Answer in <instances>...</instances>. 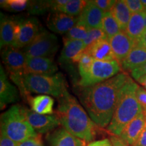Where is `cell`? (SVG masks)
Listing matches in <instances>:
<instances>
[{
	"label": "cell",
	"mask_w": 146,
	"mask_h": 146,
	"mask_svg": "<svg viewBox=\"0 0 146 146\" xmlns=\"http://www.w3.org/2000/svg\"><path fill=\"white\" fill-rule=\"evenodd\" d=\"M129 76L125 73L102 83L83 87L79 100L91 120L99 127L109 125L116 110L120 91Z\"/></svg>",
	"instance_id": "6da1fadb"
},
{
	"label": "cell",
	"mask_w": 146,
	"mask_h": 146,
	"mask_svg": "<svg viewBox=\"0 0 146 146\" xmlns=\"http://www.w3.org/2000/svg\"><path fill=\"white\" fill-rule=\"evenodd\" d=\"M56 114L63 127L74 136L88 143L94 139L98 126L68 91L58 99Z\"/></svg>",
	"instance_id": "7a4b0ae2"
},
{
	"label": "cell",
	"mask_w": 146,
	"mask_h": 146,
	"mask_svg": "<svg viewBox=\"0 0 146 146\" xmlns=\"http://www.w3.org/2000/svg\"><path fill=\"white\" fill-rule=\"evenodd\" d=\"M10 78L20 89L22 96L30 93L51 95L59 99L67 91L66 82L62 73L53 75L34 74H10Z\"/></svg>",
	"instance_id": "3957f363"
},
{
	"label": "cell",
	"mask_w": 146,
	"mask_h": 146,
	"mask_svg": "<svg viewBox=\"0 0 146 146\" xmlns=\"http://www.w3.org/2000/svg\"><path fill=\"white\" fill-rule=\"evenodd\" d=\"M138 85L131 78L120 91L116 110L108 130L114 136L119 137L126 126L143 112L136 96Z\"/></svg>",
	"instance_id": "277c9868"
},
{
	"label": "cell",
	"mask_w": 146,
	"mask_h": 146,
	"mask_svg": "<svg viewBox=\"0 0 146 146\" xmlns=\"http://www.w3.org/2000/svg\"><path fill=\"white\" fill-rule=\"evenodd\" d=\"M1 133L18 143L39 135L28 123L22 107L18 105L12 106L1 114Z\"/></svg>",
	"instance_id": "5b68a950"
},
{
	"label": "cell",
	"mask_w": 146,
	"mask_h": 146,
	"mask_svg": "<svg viewBox=\"0 0 146 146\" xmlns=\"http://www.w3.org/2000/svg\"><path fill=\"white\" fill-rule=\"evenodd\" d=\"M121 70V64L116 60L101 61L94 60L88 74L81 78L78 85L82 87L102 83L117 75Z\"/></svg>",
	"instance_id": "8992f818"
},
{
	"label": "cell",
	"mask_w": 146,
	"mask_h": 146,
	"mask_svg": "<svg viewBox=\"0 0 146 146\" xmlns=\"http://www.w3.org/2000/svg\"><path fill=\"white\" fill-rule=\"evenodd\" d=\"M59 48L57 36L45 30H41L31 43L24 48L27 58H51Z\"/></svg>",
	"instance_id": "52a82bcc"
},
{
	"label": "cell",
	"mask_w": 146,
	"mask_h": 146,
	"mask_svg": "<svg viewBox=\"0 0 146 146\" xmlns=\"http://www.w3.org/2000/svg\"><path fill=\"white\" fill-rule=\"evenodd\" d=\"M35 18H27L16 21V40L14 47L25 48L31 43L41 31Z\"/></svg>",
	"instance_id": "ba28073f"
},
{
	"label": "cell",
	"mask_w": 146,
	"mask_h": 146,
	"mask_svg": "<svg viewBox=\"0 0 146 146\" xmlns=\"http://www.w3.org/2000/svg\"><path fill=\"white\" fill-rule=\"evenodd\" d=\"M22 110L28 123L36 133H48L61 124L57 114H39L25 107H22Z\"/></svg>",
	"instance_id": "9c48e42d"
},
{
	"label": "cell",
	"mask_w": 146,
	"mask_h": 146,
	"mask_svg": "<svg viewBox=\"0 0 146 146\" xmlns=\"http://www.w3.org/2000/svg\"><path fill=\"white\" fill-rule=\"evenodd\" d=\"M1 58L10 74L23 73L27 57L23 51L12 46H7L1 50Z\"/></svg>",
	"instance_id": "30bf717a"
},
{
	"label": "cell",
	"mask_w": 146,
	"mask_h": 146,
	"mask_svg": "<svg viewBox=\"0 0 146 146\" xmlns=\"http://www.w3.org/2000/svg\"><path fill=\"white\" fill-rule=\"evenodd\" d=\"M58 67L52 58H27L24 74L53 75L56 74Z\"/></svg>",
	"instance_id": "8fae6325"
},
{
	"label": "cell",
	"mask_w": 146,
	"mask_h": 146,
	"mask_svg": "<svg viewBox=\"0 0 146 146\" xmlns=\"http://www.w3.org/2000/svg\"><path fill=\"white\" fill-rule=\"evenodd\" d=\"M108 41L116 60L120 63L136 46L135 42L133 41L125 31H120L109 39Z\"/></svg>",
	"instance_id": "7c38bea8"
},
{
	"label": "cell",
	"mask_w": 146,
	"mask_h": 146,
	"mask_svg": "<svg viewBox=\"0 0 146 146\" xmlns=\"http://www.w3.org/2000/svg\"><path fill=\"white\" fill-rule=\"evenodd\" d=\"M78 21V17H73L62 12H52L47 17V26L56 33L66 34Z\"/></svg>",
	"instance_id": "4fadbf2b"
},
{
	"label": "cell",
	"mask_w": 146,
	"mask_h": 146,
	"mask_svg": "<svg viewBox=\"0 0 146 146\" xmlns=\"http://www.w3.org/2000/svg\"><path fill=\"white\" fill-rule=\"evenodd\" d=\"M146 125V116L141 112L126 126L118 137L126 145L133 146L138 140Z\"/></svg>",
	"instance_id": "5bb4252c"
},
{
	"label": "cell",
	"mask_w": 146,
	"mask_h": 146,
	"mask_svg": "<svg viewBox=\"0 0 146 146\" xmlns=\"http://www.w3.org/2000/svg\"><path fill=\"white\" fill-rule=\"evenodd\" d=\"M105 12L98 8L93 1H87L86 6L78 16V21L85 24L88 29H102V20Z\"/></svg>",
	"instance_id": "9a60e30c"
},
{
	"label": "cell",
	"mask_w": 146,
	"mask_h": 146,
	"mask_svg": "<svg viewBox=\"0 0 146 146\" xmlns=\"http://www.w3.org/2000/svg\"><path fill=\"white\" fill-rule=\"evenodd\" d=\"M19 101V94L17 89L11 84L7 78L2 66H0V106L1 110L9 104Z\"/></svg>",
	"instance_id": "2e32d148"
},
{
	"label": "cell",
	"mask_w": 146,
	"mask_h": 146,
	"mask_svg": "<svg viewBox=\"0 0 146 146\" xmlns=\"http://www.w3.org/2000/svg\"><path fill=\"white\" fill-rule=\"evenodd\" d=\"M16 40V21L1 14L0 25V46L14 47Z\"/></svg>",
	"instance_id": "e0dca14e"
},
{
	"label": "cell",
	"mask_w": 146,
	"mask_h": 146,
	"mask_svg": "<svg viewBox=\"0 0 146 146\" xmlns=\"http://www.w3.org/2000/svg\"><path fill=\"white\" fill-rule=\"evenodd\" d=\"M84 53L87 54L96 60L110 61L116 60L112 47L108 40H100L89 45L84 50Z\"/></svg>",
	"instance_id": "ac0fdd59"
},
{
	"label": "cell",
	"mask_w": 146,
	"mask_h": 146,
	"mask_svg": "<svg viewBox=\"0 0 146 146\" xmlns=\"http://www.w3.org/2000/svg\"><path fill=\"white\" fill-rule=\"evenodd\" d=\"M51 146H85L83 140L76 137L64 128L55 131L48 137Z\"/></svg>",
	"instance_id": "d6986e66"
},
{
	"label": "cell",
	"mask_w": 146,
	"mask_h": 146,
	"mask_svg": "<svg viewBox=\"0 0 146 146\" xmlns=\"http://www.w3.org/2000/svg\"><path fill=\"white\" fill-rule=\"evenodd\" d=\"M145 62L146 49L136 45L120 64L123 70L131 72Z\"/></svg>",
	"instance_id": "ffe728a7"
},
{
	"label": "cell",
	"mask_w": 146,
	"mask_h": 146,
	"mask_svg": "<svg viewBox=\"0 0 146 146\" xmlns=\"http://www.w3.org/2000/svg\"><path fill=\"white\" fill-rule=\"evenodd\" d=\"M145 31V22L143 12L133 14L125 33L133 41L135 42L136 45Z\"/></svg>",
	"instance_id": "44dd1931"
},
{
	"label": "cell",
	"mask_w": 146,
	"mask_h": 146,
	"mask_svg": "<svg viewBox=\"0 0 146 146\" xmlns=\"http://www.w3.org/2000/svg\"><path fill=\"white\" fill-rule=\"evenodd\" d=\"M32 110L43 115L53 114V107L54 100L52 97L47 95H39L34 98H29Z\"/></svg>",
	"instance_id": "7402d4cb"
},
{
	"label": "cell",
	"mask_w": 146,
	"mask_h": 146,
	"mask_svg": "<svg viewBox=\"0 0 146 146\" xmlns=\"http://www.w3.org/2000/svg\"><path fill=\"white\" fill-rule=\"evenodd\" d=\"M110 12L119 25L120 30L125 32L132 14L126 4L125 0L116 1Z\"/></svg>",
	"instance_id": "603a6c76"
},
{
	"label": "cell",
	"mask_w": 146,
	"mask_h": 146,
	"mask_svg": "<svg viewBox=\"0 0 146 146\" xmlns=\"http://www.w3.org/2000/svg\"><path fill=\"white\" fill-rule=\"evenodd\" d=\"M85 50L83 41L72 40L64 38V47L60 55L62 62L72 61L76 55Z\"/></svg>",
	"instance_id": "cb8c5ba5"
},
{
	"label": "cell",
	"mask_w": 146,
	"mask_h": 146,
	"mask_svg": "<svg viewBox=\"0 0 146 146\" xmlns=\"http://www.w3.org/2000/svg\"><path fill=\"white\" fill-rule=\"evenodd\" d=\"M102 29L106 35L108 39L122 31L120 30L119 25L115 20L110 11L105 12L103 20H102Z\"/></svg>",
	"instance_id": "d4e9b609"
},
{
	"label": "cell",
	"mask_w": 146,
	"mask_h": 146,
	"mask_svg": "<svg viewBox=\"0 0 146 146\" xmlns=\"http://www.w3.org/2000/svg\"><path fill=\"white\" fill-rule=\"evenodd\" d=\"M87 3V1L83 0H68V3L62 8L60 12L66 14L73 17L79 16L86 6Z\"/></svg>",
	"instance_id": "484cf974"
},
{
	"label": "cell",
	"mask_w": 146,
	"mask_h": 146,
	"mask_svg": "<svg viewBox=\"0 0 146 146\" xmlns=\"http://www.w3.org/2000/svg\"><path fill=\"white\" fill-rule=\"evenodd\" d=\"M89 29L82 22L78 21V23L65 35L66 39L72 40H81L84 41L87 38Z\"/></svg>",
	"instance_id": "4316f807"
},
{
	"label": "cell",
	"mask_w": 146,
	"mask_h": 146,
	"mask_svg": "<svg viewBox=\"0 0 146 146\" xmlns=\"http://www.w3.org/2000/svg\"><path fill=\"white\" fill-rule=\"evenodd\" d=\"M105 39L108 40L106 35L101 28L89 29L87 38L83 41L85 49L97 41Z\"/></svg>",
	"instance_id": "83f0119b"
},
{
	"label": "cell",
	"mask_w": 146,
	"mask_h": 146,
	"mask_svg": "<svg viewBox=\"0 0 146 146\" xmlns=\"http://www.w3.org/2000/svg\"><path fill=\"white\" fill-rule=\"evenodd\" d=\"M29 1L26 0H6L1 1V7L14 12H20L25 10L29 6Z\"/></svg>",
	"instance_id": "f1b7e54d"
},
{
	"label": "cell",
	"mask_w": 146,
	"mask_h": 146,
	"mask_svg": "<svg viewBox=\"0 0 146 146\" xmlns=\"http://www.w3.org/2000/svg\"><path fill=\"white\" fill-rule=\"evenodd\" d=\"M94 59L90 55L84 54L82 56L81 60L78 62V71L81 78H83L88 74L89 70L92 66Z\"/></svg>",
	"instance_id": "f546056e"
},
{
	"label": "cell",
	"mask_w": 146,
	"mask_h": 146,
	"mask_svg": "<svg viewBox=\"0 0 146 146\" xmlns=\"http://www.w3.org/2000/svg\"><path fill=\"white\" fill-rule=\"evenodd\" d=\"M28 8L31 13L33 14H41L50 10V1L29 2Z\"/></svg>",
	"instance_id": "4dcf8cb0"
},
{
	"label": "cell",
	"mask_w": 146,
	"mask_h": 146,
	"mask_svg": "<svg viewBox=\"0 0 146 146\" xmlns=\"http://www.w3.org/2000/svg\"><path fill=\"white\" fill-rule=\"evenodd\" d=\"M125 1L132 14L143 12L145 10V8L140 0H125Z\"/></svg>",
	"instance_id": "1f68e13d"
},
{
	"label": "cell",
	"mask_w": 146,
	"mask_h": 146,
	"mask_svg": "<svg viewBox=\"0 0 146 146\" xmlns=\"http://www.w3.org/2000/svg\"><path fill=\"white\" fill-rule=\"evenodd\" d=\"M93 1L98 8L104 12L111 11L116 2V1H114V0H95Z\"/></svg>",
	"instance_id": "d6a6232c"
},
{
	"label": "cell",
	"mask_w": 146,
	"mask_h": 146,
	"mask_svg": "<svg viewBox=\"0 0 146 146\" xmlns=\"http://www.w3.org/2000/svg\"><path fill=\"white\" fill-rule=\"evenodd\" d=\"M136 96L139 103L143 109V112L146 116V89L139 86L136 91Z\"/></svg>",
	"instance_id": "836d02e7"
},
{
	"label": "cell",
	"mask_w": 146,
	"mask_h": 146,
	"mask_svg": "<svg viewBox=\"0 0 146 146\" xmlns=\"http://www.w3.org/2000/svg\"><path fill=\"white\" fill-rule=\"evenodd\" d=\"M68 0H56V1H50V10L52 12H60L62 8L68 3Z\"/></svg>",
	"instance_id": "e575fe53"
},
{
	"label": "cell",
	"mask_w": 146,
	"mask_h": 146,
	"mask_svg": "<svg viewBox=\"0 0 146 146\" xmlns=\"http://www.w3.org/2000/svg\"><path fill=\"white\" fill-rule=\"evenodd\" d=\"M18 146H43L41 137L38 135L36 137L31 138L26 141L18 143Z\"/></svg>",
	"instance_id": "d590c367"
},
{
	"label": "cell",
	"mask_w": 146,
	"mask_h": 146,
	"mask_svg": "<svg viewBox=\"0 0 146 146\" xmlns=\"http://www.w3.org/2000/svg\"><path fill=\"white\" fill-rule=\"evenodd\" d=\"M131 75L133 77V78L137 81L139 78H141V76H145L146 75V62L143 64V65H141V66L138 67L131 71Z\"/></svg>",
	"instance_id": "8d00e7d4"
},
{
	"label": "cell",
	"mask_w": 146,
	"mask_h": 146,
	"mask_svg": "<svg viewBox=\"0 0 146 146\" xmlns=\"http://www.w3.org/2000/svg\"><path fill=\"white\" fill-rule=\"evenodd\" d=\"M18 143L8 137L2 133L0 136V146H18Z\"/></svg>",
	"instance_id": "74e56055"
},
{
	"label": "cell",
	"mask_w": 146,
	"mask_h": 146,
	"mask_svg": "<svg viewBox=\"0 0 146 146\" xmlns=\"http://www.w3.org/2000/svg\"><path fill=\"white\" fill-rule=\"evenodd\" d=\"M87 146H113L112 142L108 139H104L102 140L92 141Z\"/></svg>",
	"instance_id": "f35d334b"
},
{
	"label": "cell",
	"mask_w": 146,
	"mask_h": 146,
	"mask_svg": "<svg viewBox=\"0 0 146 146\" xmlns=\"http://www.w3.org/2000/svg\"><path fill=\"white\" fill-rule=\"evenodd\" d=\"M133 146H146V125L138 140Z\"/></svg>",
	"instance_id": "ab89813d"
},
{
	"label": "cell",
	"mask_w": 146,
	"mask_h": 146,
	"mask_svg": "<svg viewBox=\"0 0 146 146\" xmlns=\"http://www.w3.org/2000/svg\"><path fill=\"white\" fill-rule=\"evenodd\" d=\"M113 146H127L118 137L112 136L110 139Z\"/></svg>",
	"instance_id": "60d3db41"
},
{
	"label": "cell",
	"mask_w": 146,
	"mask_h": 146,
	"mask_svg": "<svg viewBox=\"0 0 146 146\" xmlns=\"http://www.w3.org/2000/svg\"><path fill=\"white\" fill-rule=\"evenodd\" d=\"M137 45H139V46L146 49V30L145 31V32L143 33V34L142 35L138 43H137Z\"/></svg>",
	"instance_id": "b9f144b4"
},
{
	"label": "cell",
	"mask_w": 146,
	"mask_h": 146,
	"mask_svg": "<svg viewBox=\"0 0 146 146\" xmlns=\"http://www.w3.org/2000/svg\"><path fill=\"white\" fill-rule=\"evenodd\" d=\"M139 83L141 84L142 86L143 87V88L146 89V75L141 76V78H139L137 80Z\"/></svg>",
	"instance_id": "7bdbcfd3"
},
{
	"label": "cell",
	"mask_w": 146,
	"mask_h": 146,
	"mask_svg": "<svg viewBox=\"0 0 146 146\" xmlns=\"http://www.w3.org/2000/svg\"><path fill=\"white\" fill-rule=\"evenodd\" d=\"M143 18H144V22H145V30H146V11L144 10L143 12Z\"/></svg>",
	"instance_id": "ee69618b"
},
{
	"label": "cell",
	"mask_w": 146,
	"mask_h": 146,
	"mask_svg": "<svg viewBox=\"0 0 146 146\" xmlns=\"http://www.w3.org/2000/svg\"><path fill=\"white\" fill-rule=\"evenodd\" d=\"M141 3L143 4V7L145 8V9H146V0H141Z\"/></svg>",
	"instance_id": "f6af8a7d"
},
{
	"label": "cell",
	"mask_w": 146,
	"mask_h": 146,
	"mask_svg": "<svg viewBox=\"0 0 146 146\" xmlns=\"http://www.w3.org/2000/svg\"><path fill=\"white\" fill-rule=\"evenodd\" d=\"M145 11H146V9H145Z\"/></svg>",
	"instance_id": "bcb514c9"
}]
</instances>
